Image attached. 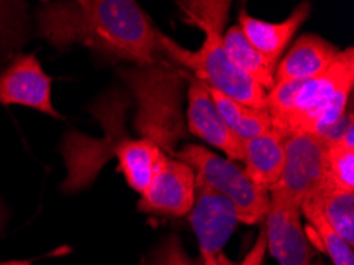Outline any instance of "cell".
Masks as SVG:
<instances>
[{
  "label": "cell",
  "mask_w": 354,
  "mask_h": 265,
  "mask_svg": "<svg viewBox=\"0 0 354 265\" xmlns=\"http://www.w3.org/2000/svg\"><path fill=\"white\" fill-rule=\"evenodd\" d=\"M340 50L323 37L304 34L275 70V84L315 78L332 66Z\"/></svg>",
  "instance_id": "obj_14"
},
{
  "label": "cell",
  "mask_w": 354,
  "mask_h": 265,
  "mask_svg": "<svg viewBox=\"0 0 354 265\" xmlns=\"http://www.w3.org/2000/svg\"><path fill=\"white\" fill-rule=\"evenodd\" d=\"M3 223H5V216H3V208L0 207V230H2L3 227Z\"/></svg>",
  "instance_id": "obj_26"
},
{
  "label": "cell",
  "mask_w": 354,
  "mask_h": 265,
  "mask_svg": "<svg viewBox=\"0 0 354 265\" xmlns=\"http://www.w3.org/2000/svg\"><path fill=\"white\" fill-rule=\"evenodd\" d=\"M176 159L186 162L196 173V186L208 188L230 200L239 223L254 226L266 219L270 207L269 192L248 180L243 169L232 161L219 158L198 145H186L176 151Z\"/></svg>",
  "instance_id": "obj_6"
},
{
  "label": "cell",
  "mask_w": 354,
  "mask_h": 265,
  "mask_svg": "<svg viewBox=\"0 0 354 265\" xmlns=\"http://www.w3.org/2000/svg\"><path fill=\"white\" fill-rule=\"evenodd\" d=\"M51 84L53 80L45 73L35 54H19L0 72V104L34 108L55 120H64L53 105Z\"/></svg>",
  "instance_id": "obj_10"
},
{
  "label": "cell",
  "mask_w": 354,
  "mask_h": 265,
  "mask_svg": "<svg viewBox=\"0 0 354 265\" xmlns=\"http://www.w3.org/2000/svg\"><path fill=\"white\" fill-rule=\"evenodd\" d=\"M151 265H196L185 253L178 235H170L159 246Z\"/></svg>",
  "instance_id": "obj_22"
},
{
  "label": "cell",
  "mask_w": 354,
  "mask_h": 265,
  "mask_svg": "<svg viewBox=\"0 0 354 265\" xmlns=\"http://www.w3.org/2000/svg\"><path fill=\"white\" fill-rule=\"evenodd\" d=\"M354 88V50L340 51L332 66L315 78L275 84L266 99L272 131L283 138L312 134L334 140L345 122Z\"/></svg>",
  "instance_id": "obj_2"
},
{
  "label": "cell",
  "mask_w": 354,
  "mask_h": 265,
  "mask_svg": "<svg viewBox=\"0 0 354 265\" xmlns=\"http://www.w3.org/2000/svg\"><path fill=\"white\" fill-rule=\"evenodd\" d=\"M189 224L197 235L202 257H207L223 253V248L235 232L239 218L230 200L212 189L196 186Z\"/></svg>",
  "instance_id": "obj_11"
},
{
  "label": "cell",
  "mask_w": 354,
  "mask_h": 265,
  "mask_svg": "<svg viewBox=\"0 0 354 265\" xmlns=\"http://www.w3.org/2000/svg\"><path fill=\"white\" fill-rule=\"evenodd\" d=\"M111 94L113 95L109 99L102 97L97 104L89 108L106 131L104 140L89 138L78 132H68L64 137L61 151L67 164L68 175L62 189L68 194L93 185L102 165L113 158L116 145L127 137L122 127V120L127 107H131V99L122 95L121 91H115Z\"/></svg>",
  "instance_id": "obj_5"
},
{
  "label": "cell",
  "mask_w": 354,
  "mask_h": 265,
  "mask_svg": "<svg viewBox=\"0 0 354 265\" xmlns=\"http://www.w3.org/2000/svg\"><path fill=\"white\" fill-rule=\"evenodd\" d=\"M334 191L354 192V149L329 140L324 153L323 185Z\"/></svg>",
  "instance_id": "obj_21"
},
{
  "label": "cell",
  "mask_w": 354,
  "mask_h": 265,
  "mask_svg": "<svg viewBox=\"0 0 354 265\" xmlns=\"http://www.w3.org/2000/svg\"><path fill=\"white\" fill-rule=\"evenodd\" d=\"M191 81L187 91V129L196 137L221 149L229 161H243V140L239 138L216 111L207 86L187 77Z\"/></svg>",
  "instance_id": "obj_12"
},
{
  "label": "cell",
  "mask_w": 354,
  "mask_h": 265,
  "mask_svg": "<svg viewBox=\"0 0 354 265\" xmlns=\"http://www.w3.org/2000/svg\"><path fill=\"white\" fill-rule=\"evenodd\" d=\"M245 175L248 180L270 192L281 176L284 164V138L275 131L243 140Z\"/></svg>",
  "instance_id": "obj_15"
},
{
  "label": "cell",
  "mask_w": 354,
  "mask_h": 265,
  "mask_svg": "<svg viewBox=\"0 0 354 265\" xmlns=\"http://www.w3.org/2000/svg\"><path fill=\"white\" fill-rule=\"evenodd\" d=\"M300 214L308 221L307 234L321 251L326 253L334 265H354L353 246L323 218L318 210L310 203L300 205Z\"/></svg>",
  "instance_id": "obj_20"
},
{
  "label": "cell",
  "mask_w": 354,
  "mask_h": 265,
  "mask_svg": "<svg viewBox=\"0 0 354 265\" xmlns=\"http://www.w3.org/2000/svg\"><path fill=\"white\" fill-rule=\"evenodd\" d=\"M162 156L164 153L154 143L131 137L122 138L113 153V158L118 159V170L124 175L127 185L140 196L151 183Z\"/></svg>",
  "instance_id": "obj_16"
},
{
  "label": "cell",
  "mask_w": 354,
  "mask_h": 265,
  "mask_svg": "<svg viewBox=\"0 0 354 265\" xmlns=\"http://www.w3.org/2000/svg\"><path fill=\"white\" fill-rule=\"evenodd\" d=\"M0 265H32V259H19V261H3Z\"/></svg>",
  "instance_id": "obj_25"
},
{
  "label": "cell",
  "mask_w": 354,
  "mask_h": 265,
  "mask_svg": "<svg viewBox=\"0 0 354 265\" xmlns=\"http://www.w3.org/2000/svg\"><path fill=\"white\" fill-rule=\"evenodd\" d=\"M37 30L59 50L82 45L97 56L136 67L164 62L160 30L133 0L43 2L37 12Z\"/></svg>",
  "instance_id": "obj_1"
},
{
  "label": "cell",
  "mask_w": 354,
  "mask_h": 265,
  "mask_svg": "<svg viewBox=\"0 0 354 265\" xmlns=\"http://www.w3.org/2000/svg\"><path fill=\"white\" fill-rule=\"evenodd\" d=\"M120 77L137 100L136 129L140 138L158 146L165 156L176 158L175 145L186 137L181 115V93L186 73L165 62L120 70Z\"/></svg>",
  "instance_id": "obj_4"
},
{
  "label": "cell",
  "mask_w": 354,
  "mask_h": 265,
  "mask_svg": "<svg viewBox=\"0 0 354 265\" xmlns=\"http://www.w3.org/2000/svg\"><path fill=\"white\" fill-rule=\"evenodd\" d=\"M269 197L270 207L264 219L267 251L278 265H315L300 205L277 192H269Z\"/></svg>",
  "instance_id": "obj_8"
},
{
  "label": "cell",
  "mask_w": 354,
  "mask_h": 265,
  "mask_svg": "<svg viewBox=\"0 0 354 265\" xmlns=\"http://www.w3.org/2000/svg\"><path fill=\"white\" fill-rule=\"evenodd\" d=\"M187 23L203 30L205 40L197 51L180 46L162 32L159 34V46L162 56H167L181 70H189L196 78L208 88L240 102V104L266 110L267 93L254 83L248 75L234 66L224 46L223 35L226 27L230 2L227 0H205V2H180Z\"/></svg>",
  "instance_id": "obj_3"
},
{
  "label": "cell",
  "mask_w": 354,
  "mask_h": 265,
  "mask_svg": "<svg viewBox=\"0 0 354 265\" xmlns=\"http://www.w3.org/2000/svg\"><path fill=\"white\" fill-rule=\"evenodd\" d=\"M224 46L234 66L261 86L267 94L275 88L277 66L246 40L239 26H232L223 35Z\"/></svg>",
  "instance_id": "obj_17"
},
{
  "label": "cell",
  "mask_w": 354,
  "mask_h": 265,
  "mask_svg": "<svg viewBox=\"0 0 354 265\" xmlns=\"http://www.w3.org/2000/svg\"><path fill=\"white\" fill-rule=\"evenodd\" d=\"M196 199V173L176 158L162 156L147 191L137 208L142 213L162 216H185L191 212Z\"/></svg>",
  "instance_id": "obj_9"
},
{
  "label": "cell",
  "mask_w": 354,
  "mask_h": 265,
  "mask_svg": "<svg viewBox=\"0 0 354 265\" xmlns=\"http://www.w3.org/2000/svg\"><path fill=\"white\" fill-rule=\"evenodd\" d=\"M207 91L221 120L239 138L248 140L272 131V121L267 110H257V108L240 104L208 86Z\"/></svg>",
  "instance_id": "obj_18"
},
{
  "label": "cell",
  "mask_w": 354,
  "mask_h": 265,
  "mask_svg": "<svg viewBox=\"0 0 354 265\" xmlns=\"http://www.w3.org/2000/svg\"><path fill=\"white\" fill-rule=\"evenodd\" d=\"M266 253H267V239H266V230L262 229L253 248H251L250 253L246 254L243 262L240 265H262ZM203 265H237V264L230 262L223 253H218L214 254V256L203 257Z\"/></svg>",
  "instance_id": "obj_23"
},
{
  "label": "cell",
  "mask_w": 354,
  "mask_h": 265,
  "mask_svg": "<svg viewBox=\"0 0 354 265\" xmlns=\"http://www.w3.org/2000/svg\"><path fill=\"white\" fill-rule=\"evenodd\" d=\"M329 140L312 134H294L284 138L281 176L270 192L302 205L323 185L324 153Z\"/></svg>",
  "instance_id": "obj_7"
},
{
  "label": "cell",
  "mask_w": 354,
  "mask_h": 265,
  "mask_svg": "<svg viewBox=\"0 0 354 265\" xmlns=\"http://www.w3.org/2000/svg\"><path fill=\"white\" fill-rule=\"evenodd\" d=\"M312 3L302 2L281 23H267L253 18L245 8L239 13V27L251 45L272 64L278 66V59L296 35V32L308 19Z\"/></svg>",
  "instance_id": "obj_13"
},
{
  "label": "cell",
  "mask_w": 354,
  "mask_h": 265,
  "mask_svg": "<svg viewBox=\"0 0 354 265\" xmlns=\"http://www.w3.org/2000/svg\"><path fill=\"white\" fill-rule=\"evenodd\" d=\"M12 3H2L0 2V46L3 45L7 37L12 34L10 30V23H12V15H10V10H13V7H10Z\"/></svg>",
  "instance_id": "obj_24"
},
{
  "label": "cell",
  "mask_w": 354,
  "mask_h": 265,
  "mask_svg": "<svg viewBox=\"0 0 354 265\" xmlns=\"http://www.w3.org/2000/svg\"><path fill=\"white\" fill-rule=\"evenodd\" d=\"M302 203H310L351 246H354V192L321 186Z\"/></svg>",
  "instance_id": "obj_19"
}]
</instances>
